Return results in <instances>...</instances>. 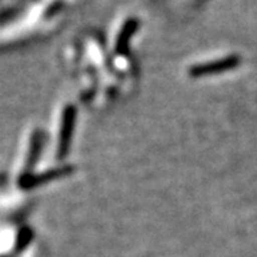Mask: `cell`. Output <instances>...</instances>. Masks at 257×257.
<instances>
[{"label":"cell","mask_w":257,"mask_h":257,"mask_svg":"<svg viewBox=\"0 0 257 257\" xmlns=\"http://www.w3.org/2000/svg\"><path fill=\"white\" fill-rule=\"evenodd\" d=\"M76 119H77V109L73 104H67L62 113V123H60V132H59V140H57V150L56 157L57 160H63L67 156L72 138H73L74 127H76Z\"/></svg>","instance_id":"obj_1"},{"label":"cell","mask_w":257,"mask_h":257,"mask_svg":"<svg viewBox=\"0 0 257 257\" xmlns=\"http://www.w3.org/2000/svg\"><path fill=\"white\" fill-rule=\"evenodd\" d=\"M74 172V167L70 165L60 166L56 169H50L43 173H30V175H20L19 176L18 186L22 190H32L36 189L39 186L55 182L59 179H63L66 176L72 175Z\"/></svg>","instance_id":"obj_2"},{"label":"cell","mask_w":257,"mask_h":257,"mask_svg":"<svg viewBox=\"0 0 257 257\" xmlns=\"http://www.w3.org/2000/svg\"><path fill=\"white\" fill-rule=\"evenodd\" d=\"M240 57L236 55L226 56L223 59H217L213 62H207L203 64H196L192 66L189 73L192 77H206V76H211V74H219L223 72H229L236 67H239Z\"/></svg>","instance_id":"obj_3"},{"label":"cell","mask_w":257,"mask_h":257,"mask_svg":"<svg viewBox=\"0 0 257 257\" xmlns=\"http://www.w3.org/2000/svg\"><path fill=\"white\" fill-rule=\"evenodd\" d=\"M43 143H45V135L40 128H35L32 136H30V145H29V152L26 162H25V169L22 175H30L33 173V169L37 165L40 155L43 152Z\"/></svg>","instance_id":"obj_4"},{"label":"cell","mask_w":257,"mask_h":257,"mask_svg":"<svg viewBox=\"0 0 257 257\" xmlns=\"http://www.w3.org/2000/svg\"><path fill=\"white\" fill-rule=\"evenodd\" d=\"M139 25L135 19L128 20L123 25V28L120 30L119 36H117V42H116V53L117 55H126L128 50V43L132 40L133 35L136 33Z\"/></svg>","instance_id":"obj_5"},{"label":"cell","mask_w":257,"mask_h":257,"mask_svg":"<svg viewBox=\"0 0 257 257\" xmlns=\"http://www.w3.org/2000/svg\"><path fill=\"white\" fill-rule=\"evenodd\" d=\"M33 239H35V231H33V229L29 227V226H22L18 230V234H16V241H15L13 253L15 254L23 253L30 246V243L33 241Z\"/></svg>","instance_id":"obj_6"},{"label":"cell","mask_w":257,"mask_h":257,"mask_svg":"<svg viewBox=\"0 0 257 257\" xmlns=\"http://www.w3.org/2000/svg\"><path fill=\"white\" fill-rule=\"evenodd\" d=\"M0 257H12V256H9V254H2Z\"/></svg>","instance_id":"obj_7"}]
</instances>
